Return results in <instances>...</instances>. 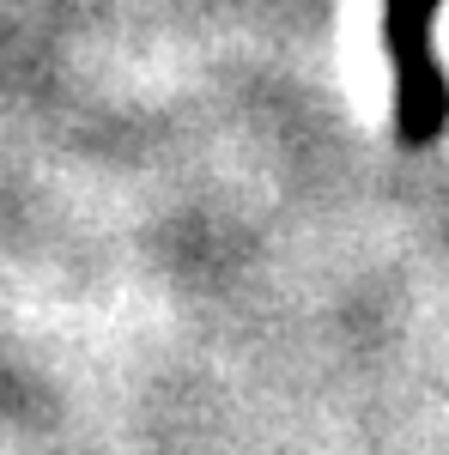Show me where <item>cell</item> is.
I'll return each instance as SVG.
<instances>
[{
	"mask_svg": "<svg viewBox=\"0 0 449 455\" xmlns=\"http://www.w3.org/2000/svg\"><path fill=\"white\" fill-rule=\"evenodd\" d=\"M444 0H382V55L395 79V140L425 152L449 134V73L437 61Z\"/></svg>",
	"mask_w": 449,
	"mask_h": 455,
	"instance_id": "cell-1",
	"label": "cell"
}]
</instances>
